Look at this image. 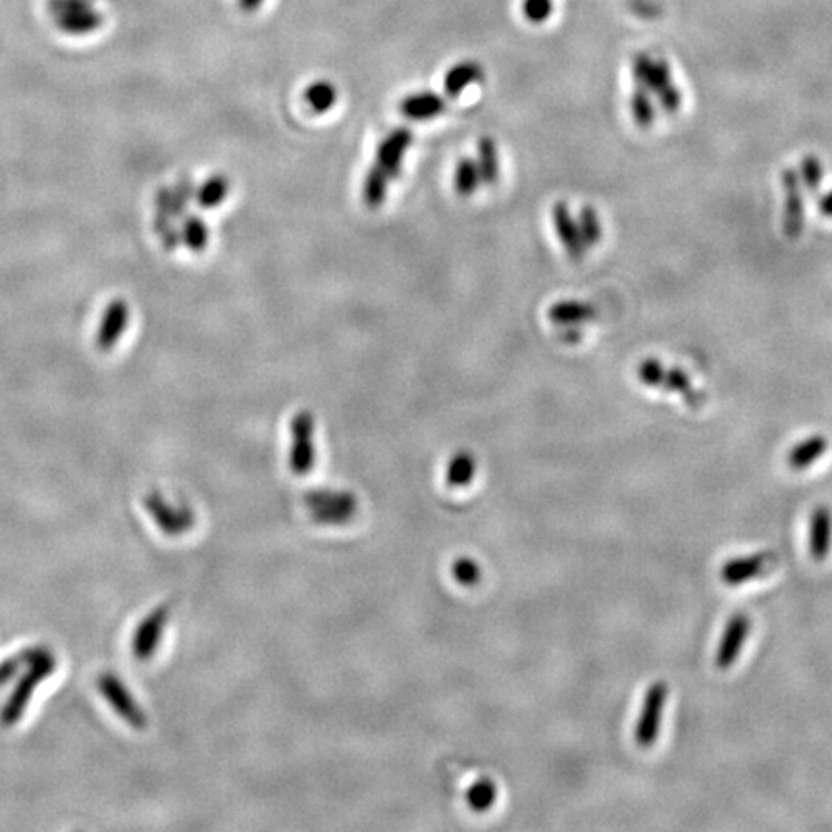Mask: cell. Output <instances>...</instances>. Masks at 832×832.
I'll list each match as a JSON object with an SVG mask.
<instances>
[{"label": "cell", "mask_w": 832, "mask_h": 832, "mask_svg": "<svg viewBox=\"0 0 832 832\" xmlns=\"http://www.w3.org/2000/svg\"><path fill=\"white\" fill-rule=\"evenodd\" d=\"M482 183V176L478 170L476 160L472 158H461L455 168V189L459 195L470 197Z\"/></svg>", "instance_id": "24"}, {"label": "cell", "mask_w": 832, "mask_h": 832, "mask_svg": "<svg viewBox=\"0 0 832 832\" xmlns=\"http://www.w3.org/2000/svg\"><path fill=\"white\" fill-rule=\"evenodd\" d=\"M476 474V459L468 451H459L445 472V482L449 488H465Z\"/></svg>", "instance_id": "20"}, {"label": "cell", "mask_w": 832, "mask_h": 832, "mask_svg": "<svg viewBox=\"0 0 832 832\" xmlns=\"http://www.w3.org/2000/svg\"><path fill=\"white\" fill-rule=\"evenodd\" d=\"M775 559H777L775 553H757L752 557L732 559V561H728L727 565H723L721 580L728 586L748 582V580H752L755 576L767 571L775 563Z\"/></svg>", "instance_id": "11"}, {"label": "cell", "mask_w": 832, "mask_h": 832, "mask_svg": "<svg viewBox=\"0 0 832 832\" xmlns=\"http://www.w3.org/2000/svg\"><path fill=\"white\" fill-rule=\"evenodd\" d=\"M800 180L802 187H806L809 193H817L825 180V168L821 158L815 155H807L800 162Z\"/></svg>", "instance_id": "27"}, {"label": "cell", "mask_w": 832, "mask_h": 832, "mask_svg": "<svg viewBox=\"0 0 832 832\" xmlns=\"http://www.w3.org/2000/svg\"><path fill=\"white\" fill-rule=\"evenodd\" d=\"M547 316L553 324H559V326H580V324L594 320L598 316V311L592 303L567 299V301L553 303L547 311Z\"/></svg>", "instance_id": "14"}, {"label": "cell", "mask_w": 832, "mask_h": 832, "mask_svg": "<svg viewBox=\"0 0 832 832\" xmlns=\"http://www.w3.org/2000/svg\"><path fill=\"white\" fill-rule=\"evenodd\" d=\"M551 218H553V226L555 232L559 235L565 253L574 260H580L584 257V253L588 251L580 228H578V220L572 218L571 208L567 207L565 203H557L555 207L551 208Z\"/></svg>", "instance_id": "9"}, {"label": "cell", "mask_w": 832, "mask_h": 832, "mask_svg": "<svg viewBox=\"0 0 832 832\" xmlns=\"http://www.w3.org/2000/svg\"><path fill=\"white\" fill-rule=\"evenodd\" d=\"M478 156H476V164L482 176V183L486 185H494L499 180V151L495 145L492 137H482L478 141Z\"/></svg>", "instance_id": "19"}, {"label": "cell", "mask_w": 832, "mask_h": 832, "mask_svg": "<svg viewBox=\"0 0 832 832\" xmlns=\"http://www.w3.org/2000/svg\"><path fill=\"white\" fill-rule=\"evenodd\" d=\"M578 228H580V234H582V239H584L588 249L596 247L599 241L603 239V224L599 220L598 210L590 207V205L580 208Z\"/></svg>", "instance_id": "26"}, {"label": "cell", "mask_w": 832, "mask_h": 832, "mask_svg": "<svg viewBox=\"0 0 832 832\" xmlns=\"http://www.w3.org/2000/svg\"><path fill=\"white\" fill-rule=\"evenodd\" d=\"M553 14V0H522V16L530 24H544Z\"/></svg>", "instance_id": "30"}, {"label": "cell", "mask_w": 832, "mask_h": 832, "mask_svg": "<svg viewBox=\"0 0 832 832\" xmlns=\"http://www.w3.org/2000/svg\"><path fill=\"white\" fill-rule=\"evenodd\" d=\"M291 449H289V468L297 476H305L314 468L316 447H314V416L309 411H299L291 418Z\"/></svg>", "instance_id": "3"}, {"label": "cell", "mask_w": 832, "mask_h": 832, "mask_svg": "<svg viewBox=\"0 0 832 832\" xmlns=\"http://www.w3.org/2000/svg\"><path fill=\"white\" fill-rule=\"evenodd\" d=\"M312 517L318 522L341 524L357 513V499L347 492H311L307 495Z\"/></svg>", "instance_id": "5"}, {"label": "cell", "mask_w": 832, "mask_h": 832, "mask_svg": "<svg viewBox=\"0 0 832 832\" xmlns=\"http://www.w3.org/2000/svg\"><path fill=\"white\" fill-rule=\"evenodd\" d=\"M130 305L124 299H114L106 305L97 330V338H95V345L99 351L108 353L112 351L122 336L126 334L128 326H130Z\"/></svg>", "instance_id": "7"}, {"label": "cell", "mask_w": 832, "mask_h": 832, "mask_svg": "<svg viewBox=\"0 0 832 832\" xmlns=\"http://www.w3.org/2000/svg\"><path fill=\"white\" fill-rule=\"evenodd\" d=\"M632 74H634L636 85L648 89L655 97H661L665 91H669L675 85L669 64L661 58H653L646 52H640L634 56Z\"/></svg>", "instance_id": "6"}, {"label": "cell", "mask_w": 832, "mask_h": 832, "mask_svg": "<svg viewBox=\"0 0 832 832\" xmlns=\"http://www.w3.org/2000/svg\"><path fill=\"white\" fill-rule=\"evenodd\" d=\"M663 370H665V364L661 363V361H657V359H644L642 363L638 364V380L644 386H648V388H657L659 390V384H661V378H663Z\"/></svg>", "instance_id": "31"}, {"label": "cell", "mask_w": 832, "mask_h": 832, "mask_svg": "<svg viewBox=\"0 0 832 832\" xmlns=\"http://www.w3.org/2000/svg\"><path fill=\"white\" fill-rule=\"evenodd\" d=\"M172 220H174L172 216H166V214H158L156 212L155 230L160 235V239H162V243H164V247L168 251H176L178 245L182 243V234L176 230V226L172 224Z\"/></svg>", "instance_id": "29"}, {"label": "cell", "mask_w": 832, "mask_h": 832, "mask_svg": "<svg viewBox=\"0 0 832 832\" xmlns=\"http://www.w3.org/2000/svg\"><path fill=\"white\" fill-rule=\"evenodd\" d=\"M264 4V0H239V8L243 12H255Z\"/></svg>", "instance_id": "34"}, {"label": "cell", "mask_w": 832, "mask_h": 832, "mask_svg": "<svg viewBox=\"0 0 832 832\" xmlns=\"http://www.w3.org/2000/svg\"><path fill=\"white\" fill-rule=\"evenodd\" d=\"M391 178L386 174L384 168H380L378 164H374L366 176H364L363 183V199L364 205L368 208H380L386 203L388 197V189H390Z\"/></svg>", "instance_id": "17"}, {"label": "cell", "mask_w": 832, "mask_h": 832, "mask_svg": "<svg viewBox=\"0 0 832 832\" xmlns=\"http://www.w3.org/2000/svg\"><path fill=\"white\" fill-rule=\"evenodd\" d=\"M180 234H182V241L189 251L203 253L207 249L210 234H208L207 222L203 218H199V216H187L185 222H183Z\"/></svg>", "instance_id": "23"}, {"label": "cell", "mask_w": 832, "mask_h": 832, "mask_svg": "<svg viewBox=\"0 0 832 832\" xmlns=\"http://www.w3.org/2000/svg\"><path fill=\"white\" fill-rule=\"evenodd\" d=\"M451 572H453V578L461 586H467V588H472L474 584H478L482 580V569H480V565L476 561L468 559V557L457 559L453 563V567H451Z\"/></svg>", "instance_id": "28"}, {"label": "cell", "mask_w": 832, "mask_h": 832, "mask_svg": "<svg viewBox=\"0 0 832 832\" xmlns=\"http://www.w3.org/2000/svg\"><path fill=\"white\" fill-rule=\"evenodd\" d=\"M819 212H821L825 218H832V191L825 193V195L819 199Z\"/></svg>", "instance_id": "32"}, {"label": "cell", "mask_w": 832, "mask_h": 832, "mask_svg": "<svg viewBox=\"0 0 832 832\" xmlns=\"http://www.w3.org/2000/svg\"><path fill=\"white\" fill-rule=\"evenodd\" d=\"M305 103L311 106L316 114H324L332 110L338 101V89L330 81H314L305 89Z\"/></svg>", "instance_id": "21"}, {"label": "cell", "mask_w": 832, "mask_h": 832, "mask_svg": "<svg viewBox=\"0 0 832 832\" xmlns=\"http://www.w3.org/2000/svg\"><path fill=\"white\" fill-rule=\"evenodd\" d=\"M829 447V440L821 434L811 436L804 442L794 445V449L788 453V465L792 470H804V468L811 467L817 459H821L825 455Z\"/></svg>", "instance_id": "16"}, {"label": "cell", "mask_w": 832, "mask_h": 832, "mask_svg": "<svg viewBox=\"0 0 832 832\" xmlns=\"http://www.w3.org/2000/svg\"><path fill=\"white\" fill-rule=\"evenodd\" d=\"M832 544V513L827 507L813 511L809 522V551L811 557L821 563L827 559Z\"/></svg>", "instance_id": "12"}, {"label": "cell", "mask_w": 832, "mask_h": 832, "mask_svg": "<svg viewBox=\"0 0 832 832\" xmlns=\"http://www.w3.org/2000/svg\"><path fill=\"white\" fill-rule=\"evenodd\" d=\"M399 110L407 120H430L445 112V99L434 91H420L405 97L399 103Z\"/></svg>", "instance_id": "13"}, {"label": "cell", "mask_w": 832, "mask_h": 832, "mask_svg": "<svg viewBox=\"0 0 832 832\" xmlns=\"http://www.w3.org/2000/svg\"><path fill=\"white\" fill-rule=\"evenodd\" d=\"M484 79V68L474 62V60H463L459 64H455L443 79V89L447 93V97H459L468 85L478 83Z\"/></svg>", "instance_id": "15"}, {"label": "cell", "mask_w": 832, "mask_h": 832, "mask_svg": "<svg viewBox=\"0 0 832 832\" xmlns=\"http://www.w3.org/2000/svg\"><path fill=\"white\" fill-rule=\"evenodd\" d=\"M630 114L638 128L650 130L655 122V106L651 101V93L644 87L636 85V91L630 95Z\"/></svg>", "instance_id": "22"}, {"label": "cell", "mask_w": 832, "mask_h": 832, "mask_svg": "<svg viewBox=\"0 0 832 832\" xmlns=\"http://www.w3.org/2000/svg\"><path fill=\"white\" fill-rule=\"evenodd\" d=\"M230 180L224 174H214L201 183L195 191V203L201 208L220 207L230 195Z\"/></svg>", "instance_id": "18"}, {"label": "cell", "mask_w": 832, "mask_h": 832, "mask_svg": "<svg viewBox=\"0 0 832 832\" xmlns=\"http://www.w3.org/2000/svg\"><path fill=\"white\" fill-rule=\"evenodd\" d=\"M411 145H413V133L407 128H397V130L391 131L378 145L376 164L386 170V174L390 176L391 180L401 176L403 160H405V155H407Z\"/></svg>", "instance_id": "8"}, {"label": "cell", "mask_w": 832, "mask_h": 832, "mask_svg": "<svg viewBox=\"0 0 832 832\" xmlns=\"http://www.w3.org/2000/svg\"><path fill=\"white\" fill-rule=\"evenodd\" d=\"M51 12L58 29L68 35L83 37L95 33L103 24V16L93 8L91 0H54Z\"/></svg>", "instance_id": "1"}, {"label": "cell", "mask_w": 832, "mask_h": 832, "mask_svg": "<svg viewBox=\"0 0 832 832\" xmlns=\"http://www.w3.org/2000/svg\"><path fill=\"white\" fill-rule=\"evenodd\" d=\"M667 698H669V686L665 682L651 684L650 690L646 692V698L642 703V713L638 717V725L634 732L636 744L640 748H651L655 744Z\"/></svg>", "instance_id": "4"}, {"label": "cell", "mask_w": 832, "mask_h": 832, "mask_svg": "<svg viewBox=\"0 0 832 832\" xmlns=\"http://www.w3.org/2000/svg\"><path fill=\"white\" fill-rule=\"evenodd\" d=\"M497 800V784L494 780L484 777L478 779L467 792V804L474 811H488Z\"/></svg>", "instance_id": "25"}, {"label": "cell", "mask_w": 832, "mask_h": 832, "mask_svg": "<svg viewBox=\"0 0 832 832\" xmlns=\"http://www.w3.org/2000/svg\"><path fill=\"white\" fill-rule=\"evenodd\" d=\"M750 619L746 615H734L730 619V623L725 628V634L719 642V650L715 655V663L719 669H728L732 667V663L736 661V657L740 655V651L744 648V642L750 634Z\"/></svg>", "instance_id": "10"}, {"label": "cell", "mask_w": 832, "mask_h": 832, "mask_svg": "<svg viewBox=\"0 0 832 832\" xmlns=\"http://www.w3.org/2000/svg\"><path fill=\"white\" fill-rule=\"evenodd\" d=\"M784 191L782 207V234L788 239H800L806 226V199L800 174L794 168H784L780 174Z\"/></svg>", "instance_id": "2"}, {"label": "cell", "mask_w": 832, "mask_h": 832, "mask_svg": "<svg viewBox=\"0 0 832 832\" xmlns=\"http://www.w3.org/2000/svg\"><path fill=\"white\" fill-rule=\"evenodd\" d=\"M565 328V332L561 334V338L565 339L567 343H578L580 341V330H578V326H563Z\"/></svg>", "instance_id": "33"}]
</instances>
